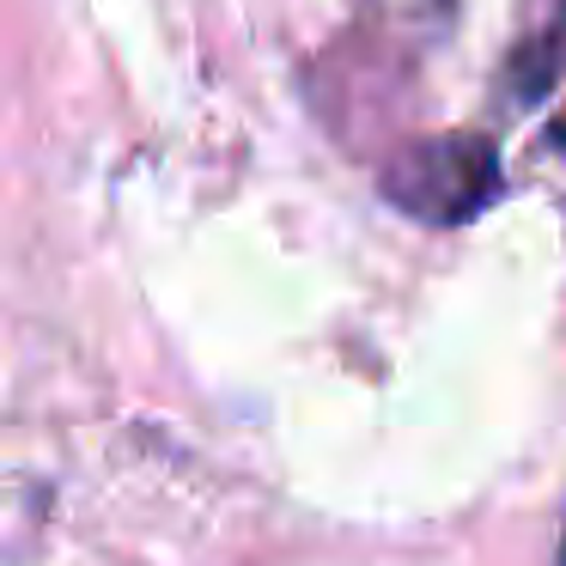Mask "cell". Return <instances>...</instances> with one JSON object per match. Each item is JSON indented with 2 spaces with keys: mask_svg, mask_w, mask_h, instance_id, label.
Masks as SVG:
<instances>
[{
  "mask_svg": "<svg viewBox=\"0 0 566 566\" xmlns=\"http://www.w3.org/2000/svg\"><path fill=\"white\" fill-rule=\"evenodd\" d=\"M505 189L500 147L475 128L463 135H432L402 147L384 165V196L390 208H402L420 226H469L475 213H488Z\"/></svg>",
  "mask_w": 566,
  "mask_h": 566,
  "instance_id": "6da1fadb",
  "label": "cell"
},
{
  "mask_svg": "<svg viewBox=\"0 0 566 566\" xmlns=\"http://www.w3.org/2000/svg\"><path fill=\"white\" fill-rule=\"evenodd\" d=\"M560 55H566V13L554 19L542 38H530L524 50H517V62H512V98H536V92H548L554 74H560Z\"/></svg>",
  "mask_w": 566,
  "mask_h": 566,
  "instance_id": "7a4b0ae2",
  "label": "cell"
},
{
  "mask_svg": "<svg viewBox=\"0 0 566 566\" xmlns=\"http://www.w3.org/2000/svg\"><path fill=\"white\" fill-rule=\"evenodd\" d=\"M560 566H566V542H560Z\"/></svg>",
  "mask_w": 566,
  "mask_h": 566,
  "instance_id": "3957f363",
  "label": "cell"
}]
</instances>
